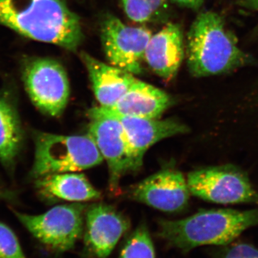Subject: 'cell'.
<instances>
[{"label": "cell", "mask_w": 258, "mask_h": 258, "mask_svg": "<svg viewBox=\"0 0 258 258\" xmlns=\"http://www.w3.org/2000/svg\"><path fill=\"white\" fill-rule=\"evenodd\" d=\"M0 25L72 52L84 38L79 17L64 0H0Z\"/></svg>", "instance_id": "1"}, {"label": "cell", "mask_w": 258, "mask_h": 258, "mask_svg": "<svg viewBox=\"0 0 258 258\" xmlns=\"http://www.w3.org/2000/svg\"><path fill=\"white\" fill-rule=\"evenodd\" d=\"M258 225V210H201L179 220H160L157 235L171 247L188 252L204 245L225 246Z\"/></svg>", "instance_id": "2"}, {"label": "cell", "mask_w": 258, "mask_h": 258, "mask_svg": "<svg viewBox=\"0 0 258 258\" xmlns=\"http://www.w3.org/2000/svg\"><path fill=\"white\" fill-rule=\"evenodd\" d=\"M187 66L194 77L230 72L249 62L221 17L211 11L197 17L187 35Z\"/></svg>", "instance_id": "3"}, {"label": "cell", "mask_w": 258, "mask_h": 258, "mask_svg": "<svg viewBox=\"0 0 258 258\" xmlns=\"http://www.w3.org/2000/svg\"><path fill=\"white\" fill-rule=\"evenodd\" d=\"M35 160L30 175L35 179L49 174L76 172L99 165L101 152L89 135L64 136L35 132Z\"/></svg>", "instance_id": "4"}, {"label": "cell", "mask_w": 258, "mask_h": 258, "mask_svg": "<svg viewBox=\"0 0 258 258\" xmlns=\"http://www.w3.org/2000/svg\"><path fill=\"white\" fill-rule=\"evenodd\" d=\"M22 76L33 104L50 116L62 114L70 96V84L63 66L48 57H29L24 61Z\"/></svg>", "instance_id": "5"}, {"label": "cell", "mask_w": 258, "mask_h": 258, "mask_svg": "<svg viewBox=\"0 0 258 258\" xmlns=\"http://www.w3.org/2000/svg\"><path fill=\"white\" fill-rule=\"evenodd\" d=\"M87 206L81 204L60 205L39 215L13 210L24 227L54 252L71 250L83 235V217Z\"/></svg>", "instance_id": "6"}, {"label": "cell", "mask_w": 258, "mask_h": 258, "mask_svg": "<svg viewBox=\"0 0 258 258\" xmlns=\"http://www.w3.org/2000/svg\"><path fill=\"white\" fill-rule=\"evenodd\" d=\"M186 180L191 195L205 201L222 205L258 202V194L248 176L234 166L191 171Z\"/></svg>", "instance_id": "7"}, {"label": "cell", "mask_w": 258, "mask_h": 258, "mask_svg": "<svg viewBox=\"0 0 258 258\" xmlns=\"http://www.w3.org/2000/svg\"><path fill=\"white\" fill-rule=\"evenodd\" d=\"M153 35L144 27H131L107 15L101 23V40L109 64L133 75L142 74L146 49Z\"/></svg>", "instance_id": "8"}, {"label": "cell", "mask_w": 258, "mask_h": 258, "mask_svg": "<svg viewBox=\"0 0 258 258\" xmlns=\"http://www.w3.org/2000/svg\"><path fill=\"white\" fill-rule=\"evenodd\" d=\"M90 118L95 116H110L120 122L130 148L132 159V171H137L143 164L144 157L148 149L162 139L188 133L187 125L179 120H159L111 114L99 111L96 108L88 111Z\"/></svg>", "instance_id": "9"}, {"label": "cell", "mask_w": 258, "mask_h": 258, "mask_svg": "<svg viewBox=\"0 0 258 258\" xmlns=\"http://www.w3.org/2000/svg\"><path fill=\"white\" fill-rule=\"evenodd\" d=\"M90 118L88 135L107 161L110 188L112 191H116L122 176L132 171V154L124 131L120 122L113 117L101 115Z\"/></svg>", "instance_id": "10"}, {"label": "cell", "mask_w": 258, "mask_h": 258, "mask_svg": "<svg viewBox=\"0 0 258 258\" xmlns=\"http://www.w3.org/2000/svg\"><path fill=\"white\" fill-rule=\"evenodd\" d=\"M190 195L187 180L181 171L172 168L153 174L131 191L132 198L137 201L170 213L184 210Z\"/></svg>", "instance_id": "11"}, {"label": "cell", "mask_w": 258, "mask_h": 258, "mask_svg": "<svg viewBox=\"0 0 258 258\" xmlns=\"http://www.w3.org/2000/svg\"><path fill=\"white\" fill-rule=\"evenodd\" d=\"M129 227L128 219L113 207L96 204L86 209L84 242L88 255L108 257Z\"/></svg>", "instance_id": "12"}, {"label": "cell", "mask_w": 258, "mask_h": 258, "mask_svg": "<svg viewBox=\"0 0 258 258\" xmlns=\"http://www.w3.org/2000/svg\"><path fill=\"white\" fill-rule=\"evenodd\" d=\"M184 57V40L178 24H166L160 31L152 35L144 55L154 74L166 81L175 78Z\"/></svg>", "instance_id": "13"}, {"label": "cell", "mask_w": 258, "mask_h": 258, "mask_svg": "<svg viewBox=\"0 0 258 258\" xmlns=\"http://www.w3.org/2000/svg\"><path fill=\"white\" fill-rule=\"evenodd\" d=\"M173 103L172 97L165 91L137 79L113 106L97 108L111 114L159 119Z\"/></svg>", "instance_id": "14"}, {"label": "cell", "mask_w": 258, "mask_h": 258, "mask_svg": "<svg viewBox=\"0 0 258 258\" xmlns=\"http://www.w3.org/2000/svg\"><path fill=\"white\" fill-rule=\"evenodd\" d=\"M80 56L87 69L93 92L101 106H113L137 79L133 74L101 62L86 52H81Z\"/></svg>", "instance_id": "15"}, {"label": "cell", "mask_w": 258, "mask_h": 258, "mask_svg": "<svg viewBox=\"0 0 258 258\" xmlns=\"http://www.w3.org/2000/svg\"><path fill=\"white\" fill-rule=\"evenodd\" d=\"M36 187L47 198L66 201L80 203L101 198V192L83 174L69 172L42 176L37 179Z\"/></svg>", "instance_id": "16"}, {"label": "cell", "mask_w": 258, "mask_h": 258, "mask_svg": "<svg viewBox=\"0 0 258 258\" xmlns=\"http://www.w3.org/2000/svg\"><path fill=\"white\" fill-rule=\"evenodd\" d=\"M24 131L15 105L8 97L0 94V161L12 169L22 147Z\"/></svg>", "instance_id": "17"}, {"label": "cell", "mask_w": 258, "mask_h": 258, "mask_svg": "<svg viewBox=\"0 0 258 258\" xmlns=\"http://www.w3.org/2000/svg\"><path fill=\"white\" fill-rule=\"evenodd\" d=\"M120 3L125 15L135 23L162 21L169 11L166 0H120Z\"/></svg>", "instance_id": "18"}, {"label": "cell", "mask_w": 258, "mask_h": 258, "mask_svg": "<svg viewBox=\"0 0 258 258\" xmlns=\"http://www.w3.org/2000/svg\"><path fill=\"white\" fill-rule=\"evenodd\" d=\"M119 258H155L152 237L145 224L139 226L129 237Z\"/></svg>", "instance_id": "19"}, {"label": "cell", "mask_w": 258, "mask_h": 258, "mask_svg": "<svg viewBox=\"0 0 258 258\" xmlns=\"http://www.w3.org/2000/svg\"><path fill=\"white\" fill-rule=\"evenodd\" d=\"M0 258H27L14 232L3 222H0Z\"/></svg>", "instance_id": "20"}, {"label": "cell", "mask_w": 258, "mask_h": 258, "mask_svg": "<svg viewBox=\"0 0 258 258\" xmlns=\"http://www.w3.org/2000/svg\"><path fill=\"white\" fill-rule=\"evenodd\" d=\"M215 258H258V249L244 242L230 243L220 249Z\"/></svg>", "instance_id": "21"}, {"label": "cell", "mask_w": 258, "mask_h": 258, "mask_svg": "<svg viewBox=\"0 0 258 258\" xmlns=\"http://www.w3.org/2000/svg\"><path fill=\"white\" fill-rule=\"evenodd\" d=\"M171 1L183 8L196 10L201 8L205 0H171Z\"/></svg>", "instance_id": "22"}, {"label": "cell", "mask_w": 258, "mask_h": 258, "mask_svg": "<svg viewBox=\"0 0 258 258\" xmlns=\"http://www.w3.org/2000/svg\"><path fill=\"white\" fill-rule=\"evenodd\" d=\"M241 5L247 9L258 11V0H242Z\"/></svg>", "instance_id": "23"}, {"label": "cell", "mask_w": 258, "mask_h": 258, "mask_svg": "<svg viewBox=\"0 0 258 258\" xmlns=\"http://www.w3.org/2000/svg\"><path fill=\"white\" fill-rule=\"evenodd\" d=\"M3 197H7V193L5 192V190L3 188V185L0 181V198H3Z\"/></svg>", "instance_id": "24"}]
</instances>
